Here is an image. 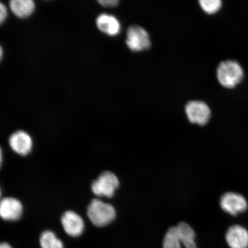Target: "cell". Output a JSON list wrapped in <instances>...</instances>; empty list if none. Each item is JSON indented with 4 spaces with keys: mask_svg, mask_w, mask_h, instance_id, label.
Returning a JSON list of instances; mask_svg holds the SVG:
<instances>
[{
    "mask_svg": "<svg viewBox=\"0 0 248 248\" xmlns=\"http://www.w3.org/2000/svg\"><path fill=\"white\" fill-rule=\"evenodd\" d=\"M87 215L93 225L103 227L114 221L116 212L111 204L105 203L100 200L94 199L89 204Z\"/></svg>",
    "mask_w": 248,
    "mask_h": 248,
    "instance_id": "1",
    "label": "cell"
},
{
    "mask_svg": "<svg viewBox=\"0 0 248 248\" xmlns=\"http://www.w3.org/2000/svg\"><path fill=\"white\" fill-rule=\"evenodd\" d=\"M217 79L225 88H234L244 77V71L238 62L234 60L222 62L217 70Z\"/></svg>",
    "mask_w": 248,
    "mask_h": 248,
    "instance_id": "2",
    "label": "cell"
},
{
    "mask_svg": "<svg viewBox=\"0 0 248 248\" xmlns=\"http://www.w3.org/2000/svg\"><path fill=\"white\" fill-rule=\"evenodd\" d=\"M119 186L120 182L117 176L113 172L105 171L93 182L92 190L98 197L111 198Z\"/></svg>",
    "mask_w": 248,
    "mask_h": 248,
    "instance_id": "3",
    "label": "cell"
},
{
    "mask_svg": "<svg viewBox=\"0 0 248 248\" xmlns=\"http://www.w3.org/2000/svg\"><path fill=\"white\" fill-rule=\"evenodd\" d=\"M219 205L222 210L232 216L247 212L248 201L243 195L235 192H227L220 198Z\"/></svg>",
    "mask_w": 248,
    "mask_h": 248,
    "instance_id": "4",
    "label": "cell"
},
{
    "mask_svg": "<svg viewBox=\"0 0 248 248\" xmlns=\"http://www.w3.org/2000/svg\"><path fill=\"white\" fill-rule=\"evenodd\" d=\"M126 44L133 52L146 50L151 46L150 36L143 28L132 26L127 30Z\"/></svg>",
    "mask_w": 248,
    "mask_h": 248,
    "instance_id": "5",
    "label": "cell"
},
{
    "mask_svg": "<svg viewBox=\"0 0 248 248\" xmlns=\"http://www.w3.org/2000/svg\"><path fill=\"white\" fill-rule=\"evenodd\" d=\"M185 111L189 122L201 126L206 125L211 118L210 108L200 101H192L186 105Z\"/></svg>",
    "mask_w": 248,
    "mask_h": 248,
    "instance_id": "6",
    "label": "cell"
},
{
    "mask_svg": "<svg viewBox=\"0 0 248 248\" xmlns=\"http://www.w3.org/2000/svg\"><path fill=\"white\" fill-rule=\"evenodd\" d=\"M61 222L65 232L70 236L78 237L84 231L85 224L83 219L73 211L65 212L62 217Z\"/></svg>",
    "mask_w": 248,
    "mask_h": 248,
    "instance_id": "7",
    "label": "cell"
},
{
    "mask_svg": "<svg viewBox=\"0 0 248 248\" xmlns=\"http://www.w3.org/2000/svg\"><path fill=\"white\" fill-rule=\"evenodd\" d=\"M225 240L230 248H248V231L243 226L232 225L226 232Z\"/></svg>",
    "mask_w": 248,
    "mask_h": 248,
    "instance_id": "8",
    "label": "cell"
},
{
    "mask_svg": "<svg viewBox=\"0 0 248 248\" xmlns=\"http://www.w3.org/2000/svg\"><path fill=\"white\" fill-rule=\"evenodd\" d=\"M23 205L14 198H5L0 203V216L7 221H16L23 213Z\"/></svg>",
    "mask_w": 248,
    "mask_h": 248,
    "instance_id": "9",
    "label": "cell"
},
{
    "mask_svg": "<svg viewBox=\"0 0 248 248\" xmlns=\"http://www.w3.org/2000/svg\"><path fill=\"white\" fill-rule=\"evenodd\" d=\"M9 143L16 153L25 156L29 154L32 148V140L29 133L18 131L9 138Z\"/></svg>",
    "mask_w": 248,
    "mask_h": 248,
    "instance_id": "10",
    "label": "cell"
},
{
    "mask_svg": "<svg viewBox=\"0 0 248 248\" xmlns=\"http://www.w3.org/2000/svg\"><path fill=\"white\" fill-rule=\"evenodd\" d=\"M95 23L98 29L108 36H116L120 32V21L114 15L101 14L96 18Z\"/></svg>",
    "mask_w": 248,
    "mask_h": 248,
    "instance_id": "11",
    "label": "cell"
},
{
    "mask_svg": "<svg viewBox=\"0 0 248 248\" xmlns=\"http://www.w3.org/2000/svg\"><path fill=\"white\" fill-rule=\"evenodd\" d=\"M9 5L12 13L21 18L29 17L35 9V2L33 0H11Z\"/></svg>",
    "mask_w": 248,
    "mask_h": 248,
    "instance_id": "12",
    "label": "cell"
},
{
    "mask_svg": "<svg viewBox=\"0 0 248 248\" xmlns=\"http://www.w3.org/2000/svg\"><path fill=\"white\" fill-rule=\"evenodd\" d=\"M180 239L186 248H197L195 237L196 234L193 228L185 222H181L176 226Z\"/></svg>",
    "mask_w": 248,
    "mask_h": 248,
    "instance_id": "13",
    "label": "cell"
},
{
    "mask_svg": "<svg viewBox=\"0 0 248 248\" xmlns=\"http://www.w3.org/2000/svg\"><path fill=\"white\" fill-rule=\"evenodd\" d=\"M40 245L42 248H64L62 241L50 231L42 232L40 237Z\"/></svg>",
    "mask_w": 248,
    "mask_h": 248,
    "instance_id": "14",
    "label": "cell"
},
{
    "mask_svg": "<svg viewBox=\"0 0 248 248\" xmlns=\"http://www.w3.org/2000/svg\"><path fill=\"white\" fill-rule=\"evenodd\" d=\"M182 244L176 226L170 228L164 235L163 248H182Z\"/></svg>",
    "mask_w": 248,
    "mask_h": 248,
    "instance_id": "15",
    "label": "cell"
},
{
    "mask_svg": "<svg viewBox=\"0 0 248 248\" xmlns=\"http://www.w3.org/2000/svg\"><path fill=\"white\" fill-rule=\"evenodd\" d=\"M199 2L202 9L208 14H216L222 6L220 0H201Z\"/></svg>",
    "mask_w": 248,
    "mask_h": 248,
    "instance_id": "16",
    "label": "cell"
},
{
    "mask_svg": "<svg viewBox=\"0 0 248 248\" xmlns=\"http://www.w3.org/2000/svg\"><path fill=\"white\" fill-rule=\"evenodd\" d=\"M98 2L102 7L111 8L116 7L119 4V1L118 0H98Z\"/></svg>",
    "mask_w": 248,
    "mask_h": 248,
    "instance_id": "17",
    "label": "cell"
},
{
    "mask_svg": "<svg viewBox=\"0 0 248 248\" xmlns=\"http://www.w3.org/2000/svg\"><path fill=\"white\" fill-rule=\"evenodd\" d=\"M8 16L7 8L3 4L0 3V23L2 24L7 19Z\"/></svg>",
    "mask_w": 248,
    "mask_h": 248,
    "instance_id": "18",
    "label": "cell"
},
{
    "mask_svg": "<svg viewBox=\"0 0 248 248\" xmlns=\"http://www.w3.org/2000/svg\"><path fill=\"white\" fill-rule=\"evenodd\" d=\"M0 248H12L10 245L7 243H3L1 244Z\"/></svg>",
    "mask_w": 248,
    "mask_h": 248,
    "instance_id": "19",
    "label": "cell"
},
{
    "mask_svg": "<svg viewBox=\"0 0 248 248\" xmlns=\"http://www.w3.org/2000/svg\"><path fill=\"white\" fill-rule=\"evenodd\" d=\"M2 48L1 47V49H0V52H1V54H0V57H1V59H2Z\"/></svg>",
    "mask_w": 248,
    "mask_h": 248,
    "instance_id": "20",
    "label": "cell"
}]
</instances>
